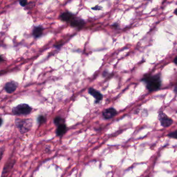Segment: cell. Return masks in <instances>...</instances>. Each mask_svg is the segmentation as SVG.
Here are the masks:
<instances>
[{
  "label": "cell",
  "instance_id": "1",
  "mask_svg": "<svg viewBox=\"0 0 177 177\" xmlns=\"http://www.w3.org/2000/svg\"><path fill=\"white\" fill-rule=\"evenodd\" d=\"M142 81L146 84L147 88L150 92L158 90L162 85L161 74L160 73L155 75L147 74L145 75Z\"/></svg>",
  "mask_w": 177,
  "mask_h": 177
},
{
  "label": "cell",
  "instance_id": "2",
  "mask_svg": "<svg viewBox=\"0 0 177 177\" xmlns=\"http://www.w3.org/2000/svg\"><path fill=\"white\" fill-rule=\"evenodd\" d=\"M32 123L31 120L29 119L21 120L16 118V125L21 133H27L30 130L31 127H32Z\"/></svg>",
  "mask_w": 177,
  "mask_h": 177
},
{
  "label": "cell",
  "instance_id": "3",
  "mask_svg": "<svg viewBox=\"0 0 177 177\" xmlns=\"http://www.w3.org/2000/svg\"><path fill=\"white\" fill-rule=\"evenodd\" d=\"M32 108L27 104H20L13 108V113L15 115H28L30 114Z\"/></svg>",
  "mask_w": 177,
  "mask_h": 177
},
{
  "label": "cell",
  "instance_id": "4",
  "mask_svg": "<svg viewBox=\"0 0 177 177\" xmlns=\"http://www.w3.org/2000/svg\"><path fill=\"white\" fill-rule=\"evenodd\" d=\"M158 119L160 123V125L163 127H168L173 123V120L167 116V115H166L163 112H160L159 113Z\"/></svg>",
  "mask_w": 177,
  "mask_h": 177
},
{
  "label": "cell",
  "instance_id": "5",
  "mask_svg": "<svg viewBox=\"0 0 177 177\" xmlns=\"http://www.w3.org/2000/svg\"><path fill=\"white\" fill-rule=\"evenodd\" d=\"M70 23L71 27L76 28L78 29H81L85 25V22L82 18L74 16L72 19L70 21Z\"/></svg>",
  "mask_w": 177,
  "mask_h": 177
},
{
  "label": "cell",
  "instance_id": "6",
  "mask_svg": "<svg viewBox=\"0 0 177 177\" xmlns=\"http://www.w3.org/2000/svg\"><path fill=\"white\" fill-rule=\"evenodd\" d=\"M117 112V111L113 108H110L105 109L102 112V116L103 118L106 120H109L111 118L114 117L116 115Z\"/></svg>",
  "mask_w": 177,
  "mask_h": 177
},
{
  "label": "cell",
  "instance_id": "7",
  "mask_svg": "<svg viewBox=\"0 0 177 177\" xmlns=\"http://www.w3.org/2000/svg\"><path fill=\"white\" fill-rule=\"evenodd\" d=\"M88 93L90 95L95 99L96 103H99L103 99V95L99 91L94 89L93 88H90L88 90Z\"/></svg>",
  "mask_w": 177,
  "mask_h": 177
},
{
  "label": "cell",
  "instance_id": "8",
  "mask_svg": "<svg viewBox=\"0 0 177 177\" xmlns=\"http://www.w3.org/2000/svg\"><path fill=\"white\" fill-rule=\"evenodd\" d=\"M17 83L14 81L8 82L5 86V90L8 93H11L15 91L18 86Z\"/></svg>",
  "mask_w": 177,
  "mask_h": 177
},
{
  "label": "cell",
  "instance_id": "9",
  "mask_svg": "<svg viewBox=\"0 0 177 177\" xmlns=\"http://www.w3.org/2000/svg\"><path fill=\"white\" fill-rule=\"evenodd\" d=\"M75 16L70 12H64L60 16L61 20L65 22H70Z\"/></svg>",
  "mask_w": 177,
  "mask_h": 177
},
{
  "label": "cell",
  "instance_id": "10",
  "mask_svg": "<svg viewBox=\"0 0 177 177\" xmlns=\"http://www.w3.org/2000/svg\"><path fill=\"white\" fill-rule=\"evenodd\" d=\"M67 128L66 125L64 124H61L58 126L57 130H56V134L58 136H62L67 131Z\"/></svg>",
  "mask_w": 177,
  "mask_h": 177
},
{
  "label": "cell",
  "instance_id": "11",
  "mask_svg": "<svg viewBox=\"0 0 177 177\" xmlns=\"http://www.w3.org/2000/svg\"><path fill=\"white\" fill-rule=\"evenodd\" d=\"M43 32V28L42 27H35L33 30V35L35 38H38L40 36H42Z\"/></svg>",
  "mask_w": 177,
  "mask_h": 177
},
{
  "label": "cell",
  "instance_id": "12",
  "mask_svg": "<svg viewBox=\"0 0 177 177\" xmlns=\"http://www.w3.org/2000/svg\"><path fill=\"white\" fill-rule=\"evenodd\" d=\"M54 123L58 126L61 124H64L65 120L60 116H57L54 119Z\"/></svg>",
  "mask_w": 177,
  "mask_h": 177
},
{
  "label": "cell",
  "instance_id": "13",
  "mask_svg": "<svg viewBox=\"0 0 177 177\" xmlns=\"http://www.w3.org/2000/svg\"><path fill=\"white\" fill-rule=\"evenodd\" d=\"M177 131H173V132H171L170 133H169L168 135V137L171 138H174V139H177Z\"/></svg>",
  "mask_w": 177,
  "mask_h": 177
},
{
  "label": "cell",
  "instance_id": "14",
  "mask_svg": "<svg viewBox=\"0 0 177 177\" xmlns=\"http://www.w3.org/2000/svg\"><path fill=\"white\" fill-rule=\"evenodd\" d=\"M38 123L40 124H42V123H44L46 122V117L44 116L43 115H41V116L38 117Z\"/></svg>",
  "mask_w": 177,
  "mask_h": 177
},
{
  "label": "cell",
  "instance_id": "15",
  "mask_svg": "<svg viewBox=\"0 0 177 177\" xmlns=\"http://www.w3.org/2000/svg\"><path fill=\"white\" fill-rule=\"evenodd\" d=\"M19 2L20 5L23 7H25L28 4V1L27 0H19Z\"/></svg>",
  "mask_w": 177,
  "mask_h": 177
},
{
  "label": "cell",
  "instance_id": "16",
  "mask_svg": "<svg viewBox=\"0 0 177 177\" xmlns=\"http://www.w3.org/2000/svg\"><path fill=\"white\" fill-rule=\"evenodd\" d=\"M4 148H0V160L2 158L3 153H4Z\"/></svg>",
  "mask_w": 177,
  "mask_h": 177
},
{
  "label": "cell",
  "instance_id": "17",
  "mask_svg": "<svg viewBox=\"0 0 177 177\" xmlns=\"http://www.w3.org/2000/svg\"><path fill=\"white\" fill-rule=\"evenodd\" d=\"M101 7H100L98 5L96 6L95 8H92V9L94 10H101Z\"/></svg>",
  "mask_w": 177,
  "mask_h": 177
},
{
  "label": "cell",
  "instance_id": "18",
  "mask_svg": "<svg viewBox=\"0 0 177 177\" xmlns=\"http://www.w3.org/2000/svg\"><path fill=\"white\" fill-rule=\"evenodd\" d=\"M118 24L117 23H114V25H112V27H114V28H117L118 27Z\"/></svg>",
  "mask_w": 177,
  "mask_h": 177
},
{
  "label": "cell",
  "instance_id": "19",
  "mask_svg": "<svg viewBox=\"0 0 177 177\" xmlns=\"http://www.w3.org/2000/svg\"><path fill=\"white\" fill-rule=\"evenodd\" d=\"M177 57H175V59H174V60H173V62H174V63H175V65H177Z\"/></svg>",
  "mask_w": 177,
  "mask_h": 177
},
{
  "label": "cell",
  "instance_id": "20",
  "mask_svg": "<svg viewBox=\"0 0 177 177\" xmlns=\"http://www.w3.org/2000/svg\"><path fill=\"white\" fill-rule=\"evenodd\" d=\"M2 123H3V120H2V118H0V126L2 125Z\"/></svg>",
  "mask_w": 177,
  "mask_h": 177
},
{
  "label": "cell",
  "instance_id": "21",
  "mask_svg": "<svg viewBox=\"0 0 177 177\" xmlns=\"http://www.w3.org/2000/svg\"><path fill=\"white\" fill-rule=\"evenodd\" d=\"M174 91L175 92V93H177V87H176V86L175 87V88H174Z\"/></svg>",
  "mask_w": 177,
  "mask_h": 177
},
{
  "label": "cell",
  "instance_id": "22",
  "mask_svg": "<svg viewBox=\"0 0 177 177\" xmlns=\"http://www.w3.org/2000/svg\"><path fill=\"white\" fill-rule=\"evenodd\" d=\"M4 60L2 58V57L1 56H0V62H1V61H3Z\"/></svg>",
  "mask_w": 177,
  "mask_h": 177
}]
</instances>
